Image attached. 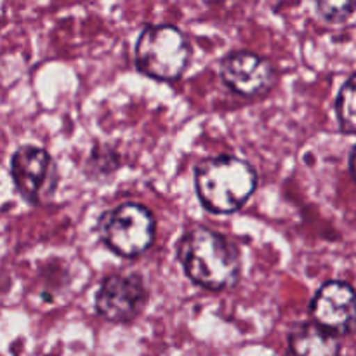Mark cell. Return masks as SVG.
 Here are the masks:
<instances>
[{
    "instance_id": "52a82bcc",
    "label": "cell",
    "mask_w": 356,
    "mask_h": 356,
    "mask_svg": "<svg viewBox=\"0 0 356 356\" xmlns=\"http://www.w3.org/2000/svg\"><path fill=\"white\" fill-rule=\"evenodd\" d=\"M219 79L238 96L257 97L270 92L273 87L275 68L256 52L233 51L219 63Z\"/></svg>"
},
{
    "instance_id": "277c9868",
    "label": "cell",
    "mask_w": 356,
    "mask_h": 356,
    "mask_svg": "<svg viewBox=\"0 0 356 356\" xmlns=\"http://www.w3.org/2000/svg\"><path fill=\"white\" fill-rule=\"evenodd\" d=\"M97 232L108 250L125 259H134L148 252L155 242L156 221L148 207L125 202L101 214Z\"/></svg>"
},
{
    "instance_id": "30bf717a",
    "label": "cell",
    "mask_w": 356,
    "mask_h": 356,
    "mask_svg": "<svg viewBox=\"0 0 356 356\" xmlns=\"http://www.w3.org/2000/svg\"><path fill=\"white\" fill-rule=\"evenodd\" d=\"M355 75H350V79L341 87L339 94L336 99V117L339 122V129L348 136H353L356 132V89H355Z\"/></svg>"
},
{
    "instance_id": "8fae6325",
    "label": "cell",
    "mask_w": 356,
    "mask_h": 356,
    "mask_svg": "<svg viewBox=\"0 0 356 356\" xmlns=\"http://www.w3.org/2000/svg\"><path fill=\"white\" fill-rule=\"evenodd\" d=\"M320 17L329 24H344L353 17L355 0H315Z\"/></svg>"
},
{
    "instance_id": "7a4b0ae2",
    "label": "cell",
    "mask_w": 356,
    "mask_h": 356,
    "mask_svg": "<svg viewBox=\"0 0 356 356\" xmlns=\"http://www.w3.org/2000/svg\"><path fill=\"white\" fill-rule=\"evenodd\" d=\"M256 188V169L236 156H209L195 167L198 202L211 214L226 216L240 211L250 200Z\"/></svg>"
},
{
    "instance_id": "3957f363",
    "label": "cell",
    "mask_w": 356,
    "mask_h": 356,
    "mask_svg": "<svg viewBox=\"0 0 356 356\" xmlns=\"http://www.w3.org/2000/svg\"><path fill=\"white\" fill-rule=\"evenodd\" d=\"M136 68L156 82H174L184 75L191 61V45L172 24H148L134 47Z\"/></svg>"
},
{
    "instance_id": "5b68a950",
    "label": "cell",
    "mask_w": 356,
    "mask_h": 356,
    "mask_svg": "<svg viewBox=\"0 0 356 356\" xmlns=\"http://www.w3.org/2000/svg\"><path fill=\"white\" fill-rule=\"evenodd\" d=\"M10 177L17 193L30 205H45L54 197L59 170L54 159L40 146L24 145L10 159Z\"/></svg>"
},
{
    "instance_id": "ba28073f",
    "label": "cell",
    "mask_w": 356,
    "mask_h": 356,
    "mask_svg": "<svg viewBox=\"0 0 356 356\" xmlns=\"http://www.w3.org/2000/svg\"><path fill=\"white\" fill-rule=\"evenodd\" d=\"M355 315V291L341 280L323 284L309 305L312 322L339 337L353 332Z\"/></svg>"
},
{
    "instance_id": "6da1fadb",
    "label": "cell",
    "mask_w": 356,
    "mask_h": 356,
    "mask_svg": "<svg viewBox=\"0 0 356 356\" xmlns=\"http://www.w3.org/2000/svg\"><path fill=\"white\" fill-rule=\"evenodd\" d=\"M184 275L198 287L222 292L235 287L242 275V256L228 236L205 226L188 229L177 245Z\"/></svg>"
},
{
    "instance_id": "8992f818",
    "label": "cell",
    "mask_w": 356,
    "mask_h": 356,
    "mask_svg": "<svg viewBox=\"0 0 356 356\" xmlns=\"http://www.w3.org/2000/svg\"><path fill=\"white\" fill-rule=\"evenodd\" d=\"M148 291L138 273H115L101 282L94 298L97 315L111 323H131L145 312Z\"/></svg>"
},
{
    "instance_id": "9c48e42d",
    "label": "cell",
    "mask_w": 356,
    "mask_h": 356,
    "mask_svg": "<svg viewBox=\"0 0 356 356\" xmlns=\"http://www.w3.org/2000/svg\"><path fill=\"white\" fill-rule=\"evenodd\" d=\"M287 356H341L339 336L315 322L299 323L289 334Z\"/></svg>"
}]
</instances>
